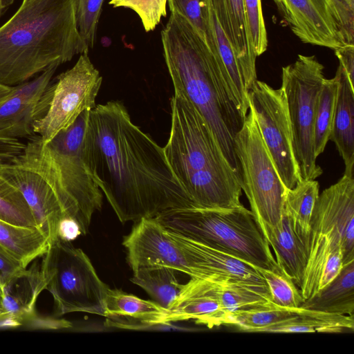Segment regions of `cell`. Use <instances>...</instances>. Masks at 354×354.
<instances>
[{
	"label": "cell",
	"instance_id": "obj_4",
	"mask_svg": "<svg viewBox=\"0 0 354 354\" xmlns=\"http://www.w3.org/2000/svg\"><path fill=\"white\" fill-rule=\"evenodd\" d=\"M170 106V133L163 150L194 205L225 209L242 205L241 183L203 118L179 93L174 92Z\"/></svg>",
	"mask_w": 354,
	"mask_h": 354
},
{
	"label": "cell",
	"instance_id": "obj_27",
	"mask_svg": "<svg viewBox=\"0 0 354 354\" xmlns=\"http://www.w3.org/2000/svg\"><path fill=\"white\" fill-rule=\"evenodd\" d=\"M319 185L315 180H301L286 189L283 214L290 219L293 230L304 246L310 229V221L319 196Z\"/></svg>",
	"mask_w": 354,
	"mask_h": 354
},
{
	"label": "cell",
	"instance_id": "obj_39",
	"mask_svg": "<svg viewBox=\"0 0 354 354\" xmlns=\"http://www.w3.org/2000/svg\"><path fill=\"white\" fill-rule=\"evenodd\" d=\"M335 54L354 85V45H344L334 50Z\"/></svg>",
	"mask_w": 354,
	"mask_h": 354
},
{
	"label": "cell",
	"instance_id": "obj_12",
	"mask_svg": "<svg viewBox=\"0 0 354 354\" xmlns=\"http://www.w3.org/2000/svg\"><path fill=\"white\" fill-rule=\"evenodd\" d=\"M249 98L260 133L280 178L286 188L292 189L301 180L293 151L284 91L281 87L274 89L257 80Z\"/></svg>",
	"mask_w": 354,
	"mask_h": 354
},
{
	"label": "cell",
	"instance_id": "obj_18",
	"mask_svg": "<svg viewBox=\"0 0 354 354\" xmlns=\"http://www.w3.org/2000/svg\"><path fill=\"white\" fill-rule=\"evenodd\" d=\"M221 280L191 277L170 308L169 322L194 320L212 328L223 325L227 313L223 308L220 292Z\"/></svg>",
	"mask_w": 354,
	"mask_h": 354
},
{
	"label": "cell",
	"instance_id": "obj_10",
	"mask_svg": "<svg viewBox=\"0 0 354 354\" xmlns=\"http://www.w3.org/2000/svg\"><path fill=\"white\" fill-rule=\"evenodd\" d=\"M324 67L315 55H298L282 68L283 88L288 109L292 147L301 180H315L322 174L314 149L316 102L325 79Z\"/></svg>",
	"mask_w": 354,
	"mask_h": 354
},
{
	"label": "cell",
	"instance_id": "obj_2",
	"mask_svg": "<svg viewBox=\"0 0 354 354\" xmlns=\"http://www.w3.org/2000/svg\"><path fill=\"white\" fill-rule=\"evenodd\" d=\"M161 41L174 92L185 96L203 118L242 186L234 138L245 118L231 98L214 54L191 23L175 11L161 31Z\"/></svg>",
	"mask_w": 354,
	"mask_h": 354
},
{
	"label": "cell",
	"instance_id": "obj_5",
	"mask_svg": "<svg viewBox=\"0 0 354 354\" xmlns=\"http://www.w3.org/2000/svg\"><path fill=\"white\" fill-rule=\"evenodd\" d=\"M304 248L306 264L299 290L306 300L354 261V174H344L319 194Z\"/></svg>",
	"mask_w": 354,
	"mask_h": 354
},
{
	"label": "cell",
	"instance_id": "obj_1",
	"mask_svg": "<svg viewBox=\"0 0 354 354\" xmlns=\"http://www.w3.org/2000/svg\"><path fill=\"white\" fill-rule=\"evenodd\" d=\"M82 157L122 223L196 207L173 174L163 147L132 122L119 101L90 110Z\"/></svg>",
	"mask_w": 354,
	"mask_h": 354
},
{
	"label": "cell",
	"instance_id": "obj_9",
	"mask_svg": "<svg viewBox=\"0 0 354 354\" xmlns=\"http://www.w3.org/2000/svg\"><path fill=\"white\" fill-rule=\"evenodd\" d=\"M234 149L242 178V190L262 234L280 221L286 187L263 140L250 106L234 138Z\"/></svg>",
	"mask_w": 354,
	"mask_h": 354
},
{
	"label": "cell",
	"instance_id": "obj_3",
	"mask_svg": "<svg viewBox=\"0 0 354 354\" xmlns=\"http://www.w3.org/2000/svg\"><path fill=\"white\" fill-rule=\"evenodd\" d=\"M88 49L73 0H22L0 27V84L17 86Z\"/></svg>",
	"mask_w": 354,
	"mask_h": 354
},
{
	"label": "cell",
	"instance_id": "obj_44",
	"mask_svg": "<svg viewBox=\"0 0 354 354\" xmlns=\"http://www.w3.org/2000/svg\"><path fill=\"white\" fill-rule=\"evenodd\" d=\"M1 291L0 290V298H1Z\"/></svg>",
	"mask_w": 354,
	"mask_h": 354
},
{
	"label": "cell",
	"instance_id": "obj_29",
	"mask_svg": "<svg viewBox=\"0 0 354 354\" xmlns=\"http://www.w3.org/2000/svg\"><path fill=\"white\" fill-rule=\"evenodd\" d=\"M296 311L297 308H287L269 303L230 313L226 315L223 325L234 326L245 332L263 333L267 327L292 317Z\"/></svg>",
	"mask_w": 354,
	"mask_h": 354
},
{
	"label": "cell",
	"instance_id": "obj_20",
	"mask_svg": "<svg viewBox=\"0 0 354 354\" xmlns=\"http://www.w3.org/2000/svg\"><path fill=\"white\" fill-rule=\"evenodd\" d=\"M335 75L338 80V90L329 140L335 143L344 160V174H353L354 85L339 64Z\"/></svg>",
	"mask_w": 354,
	"mask_h": 354
},
{
	"label": "cell",
	"instance_id": "obj_11",
	"mask_svg": "<svg viewBox=\"0 0 354 354\" xmlns=\"http://www.w3.org/2000/svg\"><path fill=\"white\" fill-rule=\"evenodd\" d=\"M102 82V77L88 53L81 54L75 64L53 83L48 110L34 124V133L46 144L68 129L82 112L96 106Z\"/></svg>",
	"mask_w": 354,
	"mask_h": 354
},
{
	"label": "cell",
	"instance_id": "obj_37",
	"mask_svg": "<svg viewBox=\"0 0 354 354\" xmlns=\"http://www.w3.org/2000/svg\"><path fill=\"white\" fill-rule=\"evenodd\" d=\"M251 40L257 57L266 51L268 37L261 0H243Z\"/></svg>",
	"mask_w": 354,
	"mask_h": 354
},
{
	"label": "cell",
	"instance_id": "obj_26",
	"mask_svg": "<svg viewBox=\"0 0 354 354\" xmlns=\"http://www.w3.org/2000/svg\"><path fill=\"white\" fill-rule=\"evenodd\" d=\"M0 244L17 258L24 267L47 252L48 236L36 226H24L0 218Z\"/></svg>",
	"mask_w": 354,
	"mask_h": 354
},
{
	"label": "cell",
	"instance_id": "obj_14",
	"mask_svg": "<svg viewBox=\"0 0 354 354\" xmlns=\"http://www.w3.org/2000/svg\"><path fill=\"white\" fill-rule=\"evenodd\" d=\"M53 66L32 80L16 86L10 97L0 106V136L21 140L36 136L34 124L48 110L53 93Z\"/></svg>",
	"mask_w": 354,
	"mask_h": 354
},
{
	"label": "cell",
	"instance_id": "obj_16",
	"mask_svg": "<svg viewBox=\"0 0 354 354\" xmlns=\"http://www.w3.org/2000/svg\"><path fill=\"white\" fill-rule=\"evenodd\" d=\"M167 230L183 252L192 271L190 277L266 283L254 266L223 250Z\"/></svg>",
	"mask_w": 354,
	"mask_h": 354
},
{
	"label": "cell",
	"instance_id": "obj_13",
	"mask_svg": "<svg viewBox=\"0 0 354 354\" xmlns=\"http://www.w3.org/2000/svg\"><path fill=\"white\" fill-rule=\"evenodd\" d=\"M82 112L68 129L58 133L48 148L63 183L86 213L91 216L102 205V192L88 174L82 157V147L89 111Z\"/></svg>",
	"mask_w": 354,
	"mask_h": 354
},
{
	"label": "cell",
	"instance_id": "obj_23",
	"mask_svg": "<svg viewBox=\"0 0 354 354\" xmlns=\"http://www.w3.org/2000/svg\"><path fill=\"white\" fill-rule=\"evenodd\" d=\"M263 236L272 247L277 263L299 288L302 283L306 259L303 244L295 234L289 218L282 214L279 223L267 230Z\"/></svg>",
	"mask_w": 354,
	"mask_h": 354
},
{
	"label": "cell",
	"instance_id": "obj_24",
	"mask_svg": "<svg viewBox=\"0 0 354 354\" xmlns=\"http://www.w3.org/2000/svg\"><path fill=\"white\" fill-rule=\"evenodd\" d=\"M301 308L353 316L354 261L343 266L336 277L313 297L304 300Z\"/></svg>",
	"mask_w": 354,
	"mask_h": 354
},
{
	"label": "cell",
	"instance_id": "obj_31",
	"mask_svg": "<svg viewBox=\"0 0 354 354\" xmlns=\"http://www.w3.org/2000/svg\"><path fill=\"white\" fill-rule=\"evenodd\" d=\"M256 268L263 278L274 304L287 308L301 307L304 299L299 288L279 264L273 269Z\"/></svg>",
	"mask_w": 354,
	"mask_h": 354
},
{
	"label": "cell",
	"instance_id": "obj_32",
	"mask_svg": "<svg viewBox=\"0 0 354 354\" xmlns=\"http://www.w3.org/2000/svg\"><path fill=\"white\" fill-rule=\"evenodd\" d=\"M0 218L15 225L37 227L20 190L1 175Z\"/></svg>",
	"mask_w": 354,
	"mask_h": 354
},
{
	"label": "cell",
	"instance_id": "obj_38",
	"mask_svg": "<svg viewBox=\"0 0 354 354\" xmlns=\"http://www.w3.org/2000/svg\"><path fill=\"white\" fill-rule=\"evenodd\" d=\"M26 268L21 261L0 244V290Z\"/></svg>",
	"mask_w": 354,
	"mask_h": 354
},
{
	"label": "cell",
	"instance_id": "obj_28",
	"mask_svg": "<svg viewBox=\"0 0 354 354\" xmlns=\"http://www.w3.org/2000/svg\"><path fill=\"white\" fill-rule=\"evenodd\" d=\"M133 272L131 281L144 289L153 301L169 310L183 286L176 277L177 271L166 266H149Z\"/></svg>",
	"mask_w": 354,
	"mask_h": 354
},
{
	"label": "cell",
	"instance_id": "obj_43",
	"mask_svg": "<svg viewBox=\"0 0 354 354\" xmlns=\"http://www.w3.org/2000/svg\"><path fill=\"white\" fill-rule=\"evenodd\" d=\"M14 1L15 0H0V19Z\"/></svg>",
	"mask_w": 354,
	"mask_h": 354
},
{
	"label": "cell",
	"instance_id": "obj_42",
	"mask_svg": "<svg viewBox=\"0 0 354 354\" xmlns=\"http://www.w3.org/2000/svg\"><path fill=\"white\" fill-rule=\"evenodd\" d=\"M16 89L15 86H8L0 84V106H1L10 96Z\"/></svg>",
	"mask_w": 354,
	"mask_h": 354
},
{
	"label": "cell",
	"instance_id": "obj_15",
	"mask_svg": "<svg viewBox=\"0 0 354 354\" xmlns=\"http://www.w3.org/2000/svg\"><path fill=\"white\" fill-rule=\"evenodd\" d=\"M123 245L133 272L142 267L166 266L192 275L183 252L156 218L136 222Z\"/></svg>",
	"mask_w": 354,
	"mask_h": 354
},
{
	"label": "cell",
	"instance_id": "obj_41",
	"mask_svg": "<svg viewBox=\"0 0 354 354\" xmlns=\"http://www.w3.org/2000/svg\"><path fill=\"white\" fill-rule=\"evenodd\" d=\"M24 326V322L19 318L8 314L0 313V330L13 329Z\"/></svg>",
	"mask_w": 354,
	"mask_h": 354
},
{
	"label": "cell",
	"instance_id": "obj_34",
	"mask_svg": "<svg viewBox=\"0 0 354 354\" xmlns=\"http://www.w3.org/2000/svg\"><path fill=\"white\" fill-rule=\"evenodd\" d=\"M167 0H111L113 8L133 10L140 17L146 32L153 30L162 17H166Z\"/></svg>",
	"mask_w": 354,
	"mask_h": 354
},
{
	"label": "cell",
	"instance_id": "obj_7",
	"mask_svg": "<svg viewBox=\"0 0 354 354\" xmlns=\"http://www.w3.org/2000/svg\"><path fill=\"white\" fill-rule=\"evenodd\" d=\"M155 218L169 231L223 250L256 267L273 269L278 265L252 212L243 205L225 209H173Z\"/></svg>",
	"mask_w": 354,
	"mask_h": 354
},
{
	"label": "cell",
	"instance_id": "obj_33",
	"mask_svg": "<svg viewBox=\"0 0 354 354\" xmlns=\"http://www.w3.org/2000/svg\"><path fill=\"white\" fill-rule=\"evenodd\" d=\"M104 0H73L78 31L88 48H93Z\"/></svg>",
	"mask_w": 354,
	"mask_h": 354
},
{
	"label": "cell",
	"instance_id": "obj_40",
	"mask_svg": "<svg viewBox=\"0 0 354 354\" xmlns=\"http://www.w3.org/2000/svg\"><path fill=\"white\" fill-rule=\"evenodd\" d=\"M25 325L32 328L56 329L68 327L70 323L60 320H55L50 317H40L37 315L29 319Z\"/></svg>",
	"mask_w": 354,
	"mask_h": 354
},
{
	"label": "cell",
	"instance_id": "obj_36",
	"mask_svg": "<svg viewBox=\"0 0 354 354\" xmlns=\"http://www.w3.org/2000/svg\"><path fill=\"white\" fill-rule=\"evenodd\" d=\"M170 12L185 17L207 43L208 35L207 0H167Z\"/></svg>",
	"mask_w": 354,
	"mask_h": 354
},
{
	"label": "cell",
	"instance_id": "obj_19",
	"mask_svg": "<svg viewBox=\"0 0 354 354\" xmlns=\"http://www.w3.org/2000/svg\"><path fill=\"white\" fill-rule=\"evenodd\" d=\"M216 17L230 42L250 92L257 78V55L252 46L243 0H210Z\"/></svg>",
	"mask_w": 354,
	"mask_h": 354
},
{
	"label": "cell",
	"instance_id": "obj_21",
	"mask_svg": "<svg viewBox=\"0 0 354 354\" xmlns=\"http://www.w3.org/2000/svg\"><path fill=\"white\" fill-rule=\"evenodd\" d=\"M46 283L35 263L30 268L12 279L3 288L0 298V313L12 315L24 325L36 314L35 304Z\"/></svg>",
	"mask_w": 354,
	"mask_h": 354
},
{
	"label": "cell",
	"instance_id": "obj_30",
	"mask_svg": "<svg viewBox=\"0 0 354 354\" xmlns=\"http://www.w3.org/2000/svg\"><path fill=\"white\" fill-rule=\"evenodd\" d=\"M338 80L335 75L324 80L319 91L314 121V149L316 157L324 152L329 140L335 109Z\"/></svg>",
	"mask_w": 354,
	"mask_h": 354
},
{
	"label": "cell",
	"instance_id": "obj_8",
	"mask_svg": "<svg viewBox=\"0 0 354 354\" xmlns=\"http://www.w3.org/2000/svg\"><path fill=\"white\" fill-rule=\"evenodd\" d=\"M40 270L45 290L53 298L55 315L83 312L104 316L109 287L81 249L57 239L43 256Z\"/></svg>",
	"mask_w": 354,
	"mask_h": 354
},
{
	"label": "cell",
	"instance_id": "obj_25",
	"mask_svg": "<svg viewBox=\"0 0 354 354\" xmlns=\"http://www.w3.org/2000/svg\"><path fill=\"white\" fill-rule=\"evenodd\" d=\"M353 316L297 308L296 314L267 327L263 333H340L353 331Z\"/></svg>",
	"mask_w": 354,
	"mask_h": 354
},
{
	"label": "cell",
	"instance_id": "obj_6",
	"mask_svg": "<svg viewBox=\"0 0 354 354\" xmlns=\"http://www.w3.org/2000/svg\"><path fill=\"white\" fill-rule=\"evenodd\" d=\"M0 175L23 194L37 226L50 243L58 238L61 222L71 218L85 235L92 216L66 188L58 167L46 145L38 136L28 140L23 153L12 162L0 165Z\"/></svg>",
	"mask_w": 354,
	"mask_h": 354
},
{
	"label": "cell",
	"instance_id": "obj_22",
	"mask_svg": "<svg viewBox=\"0 0 354 354\" xmlns=\"http://www.w3.org/2000/svg\"><path fill=\"white\" fill-rule=\"evenodd\" d=\"M170 310L154 301L109 288L105 303L104 317L122 319L145 326L169 324Z\"/></svg>",
	"mask_w": 354,
	"mask_h": 354
},
{
	"label": "cell",
	"instance_id": "obj_35",
	"mask_svg": "<svg viewBox=\"0 0 354 354\" xmlns=\"http://www.w3.org/2000/svg\"><path fill=\"white\" fill-rule=\"evenodd\" d=\"M341 46L354 45V0H326Z\"/></svg>",
	"mask_w": 354,
	"mask_h": 354
},
{
	"label": "cell",
	"instance_id": "obj_17",
	"mask_svg": "<svg viewBox=\"0 0 354 354\" xmlns=\"http://www.w3.org/2000/svg\"><path fill=\"white\" fill-rule=\"evenodd\" d=\"M283 21L303 42L333 50L341 46L326 0H273Z\"/></svg>",
	"mask_w": 354,
	"mask_h": 354
}]
</instances>
